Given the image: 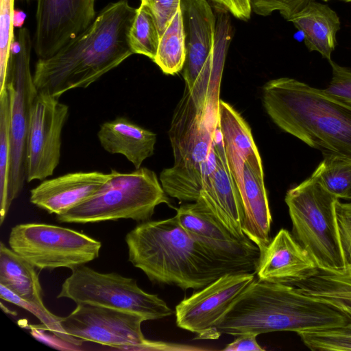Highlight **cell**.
<instances>
[{
	"label": "cell",
	"instance_id": "obj_11",
	"mask_svg": "<svg viewBox=\"0 0 351 351\" xmlns=\"http://www.w3.org/2000/svg\"><path fill=\"white\" fill-rule=\"evenodd\" d=\"M32 47L33 40L29 29L21 27L17 32L7 78V82H11L14 88L10 121L11 162L8 193L10 207L26 181L31 108L38 93L30 70Z\"/></svg>",
	"mask_w": 351,
	"mask_h": 351
},
{
	"label": "cell",
	"instance_id": "obj_38",
	"mask_svg": "<svg viewBox=\"0 0 351 351\" xmlns=\"http://www.w3.org/2000/svg\"><path fill=\"white\" fill-rule=\"evenodd\" d=\"M257 335L253 333H243L222 349L223 351H264L256 341Z\"/></svg>",
	"mask_w": 351,
	"mask_h": 351
},
{
	"label": "cell",
	"instance_id": "obj_37",
	"mask_svg": "<svg viewBox=\"0 0 351 351\" xmlns=\"http://www.w3.org/2000/svg\"><path fill=\"white\" fill-rule=\"evenodd\" d=\"M215 5L224 8L235 18L247 21L252 12L250 0H211Z\"/></svg>",
	"mask_w": 351,
	"mask_h": 351
},
{
	"label": "cell",
	"instance_id": "obj_7",
	"mask_svg": "<svg viewBox=\"0 0 351 351\" xmlns=\"http://www.w3.org/2000/svg\"><path fill=\"white\" fill-rule=\"evenodd\" d=\"M338 200L312 176L290 189L285 196L293 236L319 269H346L337 226Z\"/></svg>",
	"mask_w": 351,
	"mask_h": 351
},
{
	"label": "cell",
	"instance_id": "obj_42",
	"mask_svg": "<svg viewBox=\"0 0 351 351\" xmlns=\"http://www.w3.org/2000/svg\"><path fill=\"white\" fill-rule=\"evenodd\" d=\"M323 1H330V0H323Z\"/></svg>",
	"mask_w": 351,
	"mask_h": 351
},
{
	"label": "cell",
	"instance_id": "obj_33",
	"mask_svg": "<svg viewBox=\"0 0 351 351\" xmlns=\"http://www.w3.org/2000/svg\"><path fill=\"white\" fill-rule=\"evenodd\" d=\"M252 12L267 16L275 11L289 21L295 14L315 0H250Z\"/></svg>",
	"mask_w": 351,
	"mask_h": 351
},
{
	"label": "cell",
	"instance_id": "obj_14",
	"mask_svg": "<svg viewBox=\"0 0 351 351\" xmlns=\"http://www.w3.org/2000/svg\"><path fill=\"white\" fill-rule=\"evenodd\" d=\"M256 273L221 276L176 306V325L197 334L195 339H218L216 324L232 302L254 279Z\"/></svg>",
	"mask_w": 351,
	"mask_h": 351
},
{
	"label": "cell",
	"instance_id": "obj_27",
	"mask_svg": "<svg viewBox=\"0 0 351 351\" xmlns=\"http://www.w3.org/2000/svg\"><path fill=\"white\" fill-rule=\"evenodd\" d=\"M186 60L185 35L180 8L160 38L153 60L167 75L180 72Z\"/></svg>",
	"mask_w": 351,
	"mask_h": 351
},
{
	"label": "cell",
	"instance_id": "obj_41",
	"mask_svg": "<svg viewBox=\"0 0 351 351\" xmlns=\"http://www.w3.org/2000/svg\"><path fill=\"white\" fill-rule=\"evenodd\" d=\"M19 1H32V0H19Z\"/></svg>",
	"mask_w": 351,
	"mask_h": 351
},
{
	"label": "cell",
	"instance_id": "obj_34",
	"mask_svg": "<svg viewBox=\"0 0 351 351\" xmlns=\"http://www.w3.org/2000/svg\"><path fill=\"white\" fill-rule=\"evenodd\" d=\"M336 219L340 245L346 269H351V202L336 203Z\"/></svg>",
	"mask_w": 351,
	"mask_h": 351
},
{
	"label": "cell",
	"instance_id": "obj_28",
	"mask_svg": "<svg viewBox=\"0 0 351 351\" xmlns=\"http://www.w3.org/2000/svg\"><path fill=\"white\" fill-rule=\"evenodd\" d=\"M312 173L325 189L339 199L351 201V157L326 153Z\"/></svg>",
	"mask_w": 351,
	"mask_h": 351
},
{
	"label": "cell",
	"instance_id": "obj_26",
	"mask_svg": "<svg viewBox=\"0 0 351 351\" xmlns=\"http://www.w3.org/2000/svg\"><path fill=\"white\" fill-rule=\"evenodd\" d=\"M14 88L8 81L0 93V224L2 225L10 209L8 202L11 162L10 121Z\"/></svg>",
	"mask_w": 351,
	"mask_h": 351
},
{
	"label": "cell",
	"instance_id": "obj_21",
	"mask_svg": "<svg viewBox=\"0 0 351 351\" xmlns=\"http://www.w3.org/2000/svg\"><path fill=\"white\" fill-rule=\"evenodd\" d=\"M263 171L243 164L242 180L237 184L243 211V232L261 253L269 243L271 215Z\"/></svg>",
	"mask_w": 351,
	"mask_h": 351
},
{
	"label": "cell",
	"instance_id": "obj_16",
	"mask_svg": "<svg viewBox=\"0 0 351 351\" xmlns=\"http://www.w3.org/2000/svg\"><path fill=\"white\" fill-rule=\"evenodd\" d=\"M199 197L232 234L239 239L247 237L243 232V211L239 192L228 167L219 128L204 162Z\"/></svg>",
	"mask_w": 351,
	"mask_h": 351
},
{
	"label": "cell",
	"instance_id": "obj_24",
	"mask_svg": "<svg viewBox=\"0 0 351 351\" xmlns=\"http://www.w3.org/2000/svg\"><path fill=\"white\" fill-rule=\"evenodd\" d=\"M35 268L1 241L0 285L23 299L44 306L43 289Z\"/></svg>",
	"mask_w": 351,
	"mask_h": 351
},
{
	"label": "cell",
	"instance_id": "obj_6",
	"mask_svg": "<svg viewBox=\"0 0 351 351\" xmlns=\"http://www.w3.org/2000/svg\"><path fill=\"white\" fill-rule=\"evenodd\" d=\"M110 178L91 197L56 215L60 223H95L121 219L150 220L155 208L169 200L154 171L140 167L131 172L111 169Z\"/></svg>",
	"mask_w": 351,
	"mask_h": 351
},
{
	"label": "cell",
	"instance_id": "obj_36",
	"mask_svg": "<svg viewBox=\"0 0 351 351\" xmlns=\"http://www.w3.org/2000/svg\"><path fill=\"white\" fill-rule=\"evenodd\" d=\"M332 67V79L324 92L343 101L351 104V69L329 61Z\"/></svg>",
	"mask_w": 351,
	"mask_h": 351
},
{
	"label": "cell",
	"instance_id": "obj_22",
	"mask_svg": "<svg viewBox=\"0 0 351 351\" xmlns=\"http://www.w3.org/2000/svg\"><path fill=\"white\" fill-rule=\"evenodd\" d=\"M97 137L108 153L124 156L136 169L154 154L156 134L123 117L104 122Z\"/></svg>",
	"mask_w": 351,
	"mask_h": 351
},
{
	"label": "cell",
	"instance_id": "obj_3",
	"mask_svg": "<svg viewBox=\"0 0 351 351\" xmlns=\"http://www.w3.org/2000/svg\"><path fill=\"white\" fill-rule=\"evenodd\" d=\"M128 261L154 283L201 289L236 273L193 239L177 217L140 222L125 236Z\"/></svg>",
	"mask_w": 351,
	"mask_h": 351
},
{
	"label": "cell",
	"instance_id": "obj_2",
	"mask_svg": "<svg viewBox=\"0 0 351 351\" xmlns=\"http://www.w3.org/2000/svg\"><path fill=\"white\" fill-rule=\"evenodd\" d=\"M351 322L337 307L295 286L254 278L216 324L221 335L324 329Z\"/></svg>",
	"mask_w": 351,
	"mask_h": 351
},
{
	"label": "cell",
	"instance_id": "obj_35",
	"mask_svg": "<svg viewBox=\"0 0 351 351\" xmlns=\"http://www.w3.org/2000/svg\"><path fill=\"white\" fill-rule=\"evenodd\" d=\"M181 0H141L153 16L160 38L180 8Z\"/></svg>",
	"mask_w": 351,
	"mask_h": 351
},
{
	"label": "cell",
	"instance_id": "obj_5",
	"mask_svg": "<svg viewBox=\"0 0 351 351\" xmlns=\"http://www.w3.org/2000/svg\"><path fill=\"white\" fill-rule=\"evenodd\" d=\"M229 44L217 38L193 87L185 86L169 131L175 167L201 169L208 156L218 128L219 88Z\"/></svg>",
	"mask_w": 351,
	"mask_h": 351
},
{
	"label": "cell",
	"instance_id": "obj_8",
	"mask_svg": "<svg viewBox=\"0 0 351 351\" xmlns=\"http://www.w3.org/2000/svg\"><path fill=\"white\" fill-rule=\"evenodd\" d=\"M57 298L135 313L146 321L173 313L163 300L141 289L135 279L117 273H101L84 265L71 269Z\"/></svg>",
	"mask_w": 351,
	"mask_h": 351
},
{
	"label": "cell",
	"instance_id": "obj_13",
	"mask_svg": "<svg viewBox=\"0 0 351 351\" xmlns=\"http://www.w3.org/2000/svg\"><path fill=\"white\" fill-rule=\"evenodd\" d=\"M68 114L67 105L45 91H38L31 108L26 182L53 175L60 162L61 134Z\"/></svg>",
	"mask_w": 351,
	"mask_h": 351
},
{
	"label": "cell",
	"instance_id": "obj_12",
	"mask_svg": "<svg viewBox=\"0 0 351 351\" xmlns=\"http://www.w3.org/2000/svg\"><path fill=\"white\" fill-rule=\"evenodd\" d=\"M180 225L189 234L236 273H256L260 250L249 238L239 239L214 215L199 197L176 209Z\"/></svg>",
	"mask_w": 351,
	"mask_h": 351
},
{
	"label": "cell",
	"instance_id": "obj_31",
	"mask_svg": "<svg viewBox=\"0 0 351 351\" xmlns=\"http://www.w3.org/2000/svg\"><path fill=\"white\" fill-rule=\"evenodd\" d=\"M0 298L29 311L58 339L74 346L82 343V341L66 332L61 324L62 317L51 313L45 305H40L23 299L2 285H0Z\"/></svg>",
	"mask_w": 351,
	"mask_h": 351
},
{
	"label": "cell",
	"instance_id": "obj_17",
	"mask_svg": "<svg viewBox=\"0 0 351 351\" xmlns=\"http://www.w3.org/2000/svg\"><path fill=\"white\" fill-rule=\"evenodd\" d=\"M186 60L185 86L192 88L215 49L217 16L206 0H181Z\"/></svg>",
	"mask_w": 351,
	"mask_h": 351
},
{
	"label": "cell",
	"instance_id": "obj_10",
	"mask_svg": "<svg viewBox=\"0 0 351 351\" xmlns=\"http://www.w3.org/2000/svg\"><path fill=\"white\" fill-rule=\"evenodd\" d=\"M146 319L137 314L87 303L77 304L61 324L67 334L81 341H92L122 350H195L184 345L147 339L141 330Z\"/></svg>",
	"mask_w": 351,
	"mask_h": 351
},
{
	"label": "cell",
	"instance_id": "obj_23",
	"mask_svg": "<svg viewBox=\"0 0 351 351\" xmlns=\"http://www.w3.org/2000/svg\"><path fill=\"white\" fill-rule=\"evenodd\" d=\"M289 21L304 35L309 51H317L329 61L337 46V33L341 22L337 12L328 5L316 1L304 7Z\"/></svg>",
	"mask_w": 351,
	"mask_h": 351
},
{
	"label": "cell",
	"instance_id": "obj_32",
	"mask_svg": "<svg viewBox=\"0 0 351 351\" xmlns=\"http://www.w3.org/2000/svg\"><path fill=\"white\" fill-rule=\"evenodd\" d=\"M14 1L0 0V93L6 86L15 43Z\"/></svg>",
	"mask_w": 351,
	"mask_h": 351
},
{
	"label": "cell",
	"instance_id": "obj_9",
	"mask_svg": "<svg viewBox=\"0 0 351 351\" xmlns=\"http://www.w3.org/2000/svg\"><path fill=\"white\" fill-rule=\"evenodd\" d=\"M8 243L14 252L40 269H72L98 258L101 247L100 241L82 232L40 223L14 226Z\"/></svg>",
	"mask_w": 351,
	"mask_h": 351
},
{
	"label": "cell",
	"instance_id": "obj_15",
	"mask_svg": "<svg viewBox=\"0 0 351 351\" xmlns=\"http://www.w3.org/2000/svg\"><path fill=\"white\" fill-rule=\"evenodd\" d=\"M96 0H36L34 50L47 58L86 29L96 17Z\"/></svg>",
	"mask_w": 351,
	"mask_h": 351
},
{
	"label": "cell",
	"instance_id": "obj_30",
	"mask_svg": "<svg viewBox=\"0 0 351 351\" xmlns=\"http://www.w3.org/2000/svg\"><path fill=\"white\" fill-rule=\"evenodd\" d=\"M297 334L303 343L311 350H351V322L333 328L302 331Z\"/></svg>",
	"mask_w": 351,
	"mask_h": 351
},
{
	"label": "cell",
	"instance_id": "obj_4",
	"mask_svg": "<svg viewBox=\"0 0 351 351\" xmlns=\"http://www.w3.org/2000/svg\"><path fill=\"white\" fill-rule=\"evenodd\" d=\"M263 104L272 121L307 145L351 157V104L290 77L269 80Z\"/></svg>",
	"mask_w": 351,
	"mask_h": 351
},
{
	"label": "cell",
	"instance_id": "obj_1",
	"mask_svg": "<svg viewBox=\"0 0 351 351\" xmlns=\"http://www.w3.org/2000/svg\"><path fill=\"white\" fill-rule=\"evenodd\" d=\"M136 10L128 0L108 3L82 33L53 56L39 58L33 74L38 91L59 99L89 86L133 55L129 31Z\"/></svg>",
	"mask_w": 351,
	"mask_h": 351
},
{
	"label": "cell",
	"instance_id": "obj_40",
	"mask_svg": "<svg viewBox=\"0 0 351 351\" xmlns=\"http://www.w3.org/2000/svg\"><path fill=\"white\" fill-rule=\"evenodd\" d=\"M344 2H351V0H339Z\"/></svg>",
	"mask_w": 351,
	"mask_h": 351
},
{
	"label": "cell",
	"instance_id": "obj_29",
	"mask_svg": "<svg viewBox=\"0 0 351 351\" xmlns=\"http://www.w3.org/2000/svg\"><path fill=\"white\" fill-rule=\"evenodd\" d=\"M160 35L154 19L143 5L136 8L129 31V43L134 54L154 60L159 45Z\"/></svg>",
	"mask_w": 351,
	"mask_h": 351
},
{
	"label": "cell",
	"instance_id": "obj_19",
	"mask_svg": "<svg viewBox=\"0 0 351 351\" xmlns=\"http://www.w3.org/2000/svg\"><path fill=\"white\" fill-rule=\"evenodd\" d=\"M111 177L100 171L69 173L45 180L30 191V202L50 214L56 215L84 202Z\"/></svg>",
	"mask_w": 351,
	"mask_h": 351
},
{
	"label": "cell",
	"instance_id": "obj_20",
	"mask_svg": "<svg viewBox=\"0 0 351 351\" xmlns=\"http://www.w3.org/2000/svg\"><path fill=\"white\" fill-rule=\"evenodd\" d=\"M218 128L227 162L237 184L241 180L244 162L263 171L261 158L251 130L241 114L229 104L219 100Z\"/></svg>",
	"mask_w": 351,
	"mask_h": 351
},
{
	"label": "cell",
	"instance_id": "obj_39",
	"mask_svg": "<svg viewBox=\"0 0 351 351\" xmlns=\"http://www.w3.org/2000/svg\"><path fill=\"white\" fill-rule=\"evenodd\" d=\"M347 274L351 276V269L344 270Z\"/></svg>",
	"mask_w": 351,
	"mask_h": 351
},
{
	"label": "cell",
	"instance_id": "obj_18",
	"mask_svg": "<svg viewBox=\"0 0 351 351\" xmlns=\"http://www.w3.org/2000/svg\"><path fill=\"white\" fill-rule=\"evenodd\" d=\"M317 270L293 234L282 228L260 254L256 274L263 281L293 285L310 278Z\"/></svg>",
	"mask_w": 351,
	"mask_h": 351
},
{
	"label": "cell",
	"instance_id": "obj_25",
	"mask_svg": "<svg viewBox=\"0 0 351 351\" xmlns=\"http://www.w3.org/2000/svg\"><path fill=\"white\" fill-rule=\"evenodd\" d=\"M291 285L351 316V276L344 270L330 271L318 269L310 278Z\"/></svg>",
	"mask_w": 351,
	"mask_h": 351
}]
</instances>
